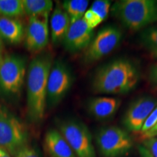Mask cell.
Wrapping results in <instances>:
<instances>
[{"label":"cell","mask_w":157,"mask_h":157,"mask_svg":"<svg viewBox=\"0 0 157 157\" xmlns=\"http://www.w3.org/2000/svg\"><path fill=\"white\" fill-rule=\"evenodd\" d=\"M49 15L30 17L25 34V46L31 52H39L49 42Z\"/></svg>","instance_id":"cell-11"},{"label":"cell","mask_w":157,"mask_h":157,"mask_svg":"<svg viewBox=\"0 0 157 157\" xmlns=\"http://www.w3.org/2000/svg\"><path fill=\"white\" fill-rule=\"evenodd\" d=\"M121 37V31L117 27L110 25L102 29L86 50L84 61L90 63L108 56L117 48Z\"/></svg>","instance_id":"cell-9"},{"label":"cell","mask_w":157,"mask_h":157,"mask_svg":"<svg viewBox=\"0 0 157 157\" xmlns=\"http://www.w3.org/2000/svg\"><path fill=\"white\" fill-rule=\"evenodd\" d=\"M14 157H41L38 149L27 144L20 148L15 153Z\"/></svg>","instance_id":"cell-22"},{"label":"cell","mask_w":157,"mask_h":157,"mask_svg":"<svg viewBox=\"0 0 157 157\" xmlns=\"http://www.w3.org/2000/svg\"><path fill=\"white\" fill-rule=\"evenodd\" d=\"M143 146L146 148L154 157H157V137L146 139L143 140Z\"/></svg>","instance_id":"cell-24"},{"label":"cell","mask_w":157,"mask_h":157,"mask_svg":"<svg viewBox=\"0 0 157 157\" xmlns=\"http://www.w3.org/2000/svg\"><path fill=\"white\" fill-rule=\"evenodd\" d=\"M50 55H42L31 60L27 74V114L31 121L42 120L47 105V86L52 66Z\"/></svg>","instance_id":"cell-2"},{"label":"cell","mask_w":157,"mask_h":157,"mask_svg":"<svg viewBox=\"0 0 157 157\" xmlns=\"http://www.w3.org/2000/svg\"><path fill=\"white\" fill-rule=\"evenodd\" d=\"M111 7L109 0H97L87 10L82 18L91 29L96 28L104 20L106 19Z\"/></svg>","instance_id":"cell-17"},{"label":"cell","mask_w":157,"mask_h":157,"mask_svg":"<svg viewBox=\"0 0 157 157\" xmlns=\"http://www.w3.org/2000/svg\"><path fill=\"white\" fill-rule=\"evenodd\" d=\"M93 37V30L88 26L83 18L71 23L63 39L66 50L71 52L87 48Z\"/></svg>","instance_id":"cell-12"},{"label":"cell","mask_w":157,"mask_h":157,"mask_svg":"<svg viewBox=\"0 0 157 157\" xmlns=\"http://www.w3.org/2000/svg\"><path fill=\"white\" fill-rule=\"evenodd\" d=\"M157 123V106L154 109V111L151 113L147 119L143 124L142 129L140 130V133L142 135L148 132L151 129H152L156 124Z\"/></svg>","instance_id":"cell-23"},{"label":"cell","mask_w":157,"mask_h":157,"mask_svg":"<svg viewBox=\"0 0 157 157\" xmlns=\"http://www.w3.org/2000/svg\"><path fill=\"white\" fill-rule=\"evenodd\" d=\"M98 150L103 157H121L132 148L133 142L124 129L119 127H103L95 137Z\"/></svg>","instance_id":"cell-6"},{"label":"cell","mask_w":157,"mask_h":157,"mask_svg":"<svg viewBox=\"0 0 157 157\" xmlns=\"http://www.w3.org/2000/svg\"><path fill=\"white\" fill-rule=\"evenodd\" d=\"M71 24L68 15L60 5H57L50 20L52 40L54 43L63 41L66 33Z\"/></svg>","instance_id":"cell-15"},{"label":"cell","mask_w":157,"mask_h":157,"mask_svg":"<svg viewBox=\"0 0 157 157\" xmlns=\"http://www.w3.org/2000/svg\"><path fill=\"white\" fill-rule=\"evenodd\" d=\"M157 136V123L156 124V125L153 127L152 129H151L148 132H147L145 134L142 135V137L144 140L146 139H148V138H151V137H156Z\"/></svg>","instance_id":"cell-26"},{"label":"cell","mask_w":157,"mask_h":157,"mask_svg":"<svg viewBox=\"0 0 157 157\" xmlns=\"http://www.w3.org/2000/svg\"><path fill=\"white\" fill-rule=\"evenodd\" d=\"M149 78L154 85L157 86V64L151 68L150 72H149Z\"/></svg>","instance_id":"cell-25"},{"label":"cell","mask_w":157,"mask_h":157,"mask_svg":"<svg viewBox=\"0 0 157 157\" xmlns=\"http://www.w3.org/2000/svg\"><path fill=\"white\" fill-rule=\"evenodd\" d=\"M25 14L29 17L49 15L52 11V3L50 0H22Z\"/></svg>","instance_id":"cell-18"},{"label":"cell","mask_w":157,"mask_h":157,"mask_svg":"<svg viewBox=\"0 0 157 157\" xmlns=\"http://www.w3.org/2000/svg\"><path fill=\"white\" fill-rule=\"evenodd\" d=\"M111 10L131 31L142 30L157 22L156 0H121L113 4Z\"/></svg>","instance_id":"cell-3"},{"label":"cell","mask_w":157,"mask_h":157,"mask_svg":"<svg viewBox=\"0 0 157 157\" xmlns=\"http://www.w3.org/2000/svg\"><path fill=\"white\" fill-rule=\"evenodd\" d=\"M24 30L22 23L16 18L0 16V37L10 44H17L22 41Z\"/></svg>","instance_id":"cell-16"},{"label":"cell","mask_w":157,"mask_h":157,"mask_svg":"<svg viewBox=\"0 0 157 157\" xmlns=\"http://www.w3.org/2000/svg\"><path fill=\"white\" fill-rule=\"evenodd\" d=\"M24 14L22 0H0V16L17 18Z\"/></svg>","instance_id":"cell-20"},{"label":"cell","mask_w":157,"mask_h":157,"mask_svg":"<svg viewBox=\"0 0 157 157\" xmlns=\"http://www.w3.org/2000/svg\"><path fill=\"white\" fill-rule=\"evenodd\" d=\"M60 132L77 157H96L92 135L81 121L69 119L59 125Z\"/></svg>","instance_id":"cell-7"},{"label":"cell","mask_w":157,"mask_h":157,"mask_svg":"<svg viewBox=\"0 0 157 157\" xmlns=\"http://www.w3.org/2000/svg\"><path fill=\"white\" fill-rule=\"evenodd\" d=\"M28 137L25 125L0 104V149L13 156L20 148L27 144Z\"/></svg>","instance_id":"cell-4"},{"label":"cell","mask_w":157,"mask_h":157,"mask_svg":"<svg viewBox=\"0 0 157 157\" xmlns=\"http://www.w3.org/2000/svg\"><path fill=\"white\" fill-rule=\"evenodd\" d=\"M73 82L69 68L63 62L56 61L52 65L47 86V105L54 107L63 99Z\"/></svg>","instance_id":"cell-8"},{"label":"cell","mask_w":157,"mask_h":157,"mask_svg":"<svg viewBox=\"0 0 157 157\" xmlns=\"http://www.w3.org/2000/svg\"><path fill=\"white\" fill-rule=\"evenodd\" d=\"M26 63L17 55L0 57V93L5 96L16 95L24 82Z\"/></svg>","instance_id":"cell-5"},{"label":"cell","mask_w":157,"mask_h":157,"mask_svg":"<svg viewBox=\"0 0 157 157\" xmlns=\"http://www.w3.org/2000/svg\"><path fill=\"white\" fill-rule=\"evenodd\" d=\"M0 157H11V156L9 154H7V152L0 149Z\"/></svg>","instance_id":"cell-28"},{"label":"cell","mask_w":157,"mask_h":157,"mask_svg":"<svg viewBox=\"0 0 157 157\" xmlns=\"http://www.w3.org/2000/svg\"><path fill=\"white\" fill-rule=\"evenodd\" d=\"M2 52H3V43H2V40L1 37H0V57L3 56Z\"/></svg>","instance_id":"cell-29"},{"label":"cell","mask_w":157,"mask_h":157,"mask_svg":"<svg viewBox=\"0 0 157 157\" xmlns=\"http://www.w3.org/2000/svg\"><path fill=\"white\" fill-rule=\"evenodd\" d=\"M140 41L151 54L157 57V25L145 29L140 35Z\"/></svg>","instance_id":"cell-21"},{"label":"cell","mask_w":157,"mask_h":157,"mask_svg":"<svg viewBox=\"0 0 157 157\" xmlns=\"http://www.w3.org/2000/svg\"><path fill=\"white\" fill-rule=\"evenodd\" d=\"M137 149H138V152L140 157H154L143 146H138Z\"/></svg>","instance_id":"cell-27"},{"label":"cell","mask_w":157,"mask_h":157,"mask_svg":"<svg viewBox=\"0 0 157 157\" xmlns=\"http://www.w3.org/2000/svg\"><path fill=\"white\" fill-rule=\"evenodd\" d=\"M88 5L89 1L87 0H66L63 2L62 7L67 13L71 22L74 23L83 17Z\"/></svg>","instance_id":"cell-19"},{"label":"cell","mask_w":157,"mask_h":157,"mask_svg":"<svg viewBox=\"0 0 157 157\" xmlns=\"http://www.w3.org/2000/svg\"><path fill=\"white\" fill-rule=\"evenodd\" d=\"M121 101L111 97H99L91 99L88 103L89 113L98 120H105L112 117L120 105Z\"/></svg>","instance_id":"cell-13"},{"label":"cell","mask_w":157,"mask_h":157,"mask_svg":"<svg viewBox=\"0 0 157 157\" xmlns=\"http://www.w3.org/2000/svg\"><path fill=\"white\" fill-rule=\"evenodd\" d=\"M44 145L50 157H77L59 131L50 129L44 137Z\"/></svg>","instance_id":"cell-14"},{"label":"cell","mask_w":157,"mask_h":157,"mask_svg":"<svg viewBox=\"0 0 157 157\" xmlns=\"http://www.w3.org/2000/svg\"><path fill=\"white\" fill-rule=\"evenodd\" d=\"M157 106V99L153 97H142L131 103L125 113L123 124L127 130L140 132L145 121Z\"/></svg>","instance_id":"cell-10"},{"label":"cell","mask_w":157,"mask_h":157,"mask_svg":"<svg viewBox=\"0 0 157 157\" xmlns=\"http://www.w3.org/2000/svg\"><path fill=\"white\" fill-rule=\"evenodd\" d=\"M140 74L135 64L127 59H117L104 65L95 74L93 91L101 94H124L134 89Z\"/></svg>","instance_id":"cell-1"}]
</instances>
